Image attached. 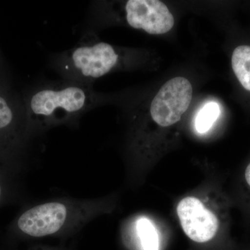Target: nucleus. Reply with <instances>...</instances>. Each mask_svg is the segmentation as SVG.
<instances>
[{"instance_id":"obj_1","label":"nucleus","mask_w":250,"mask_h":250,"mask_svg":"<svg viewBox=\"0 0 250 250\" xmlns=\"http://www.w3.org/2000/svg\"><path fill=\"white\" fill-rule=\"evenodd\" d=\"M101 99L90 83L62 80L39 85L24 103L28 124L44 128L66 123L95 108Z\"/></svg>"},{"instance_id":"obj_2","label":"nucleus","mask_w":250,"mask_h":250,"mask_svg":"<svg viewBox=\"0 0 250 250\" xmlns=\"http://www.w3.org/2000/svg\"><path fill=\"white\" fill-rule=\"evenodd\" d=\"M192 97V85L187 79L178 77L169 80L151 104L152 119L161 126L175 124L187 111Z\"/></svg>"},{"instance_id":"obj_3","label":"nucleus","mask_w":250,"mask_h":250,"mask_svg":"<svg viewBox=\"0 0 250 250\" xmlns=\"http://www.w3.org/2000/svg\"><path fill=\"white\" fill-rule=\"evenodd\" d=\"M128 25L149 34H164L173 27L174 20L167 6L158 0H129L125 5Z\"/></svg>"},{"instance_id":"obj_4","label":"nucleus","mask_w":250,"mask_h":250,"mask_svg":"<svg viewBox=\"0 0 250 250\" xmlns=\"http://www.w3.org/2000/svg\"><path fill=\"white\" fill-rule=\"evenodd\" d=\"M177 212L184 233L192 241L205 243L216 234L218 218L196 197L182 199L177 205Z\"/></svg>"},{"instance_id":"obj_5","label":"nucleus","mask_w":250,"mask_h":250,"mask_svg":"<svg viewBox=\"0 0 250 250\" xmlns=\"http://www.w3.org/2000/svg\"><path fill=\"white\" fill-rule=\"evenodd\" d=\"M65 205L50 202L36 206L20 215L16 227L21 232L33 237H42L57 232L65 223Z\"/></svg>"},{"instance_id":"obj_6","label":"nucleus","mask_w":250,"mask_h":250,"mask_svg":"<svg viewBox=\"0 0 250 250\" xmlns=\"http://www.w3.org/2000/svg\"><path fill=\"white\" fill-rule=\"evenodd\" d=\"M24 123H28L24 104L20 106L0 87V157L14 150Z\"/></svg>"},{"instance_id":"obj_7","label":"nucleus","mask_w":250,"mask_h":250,"mask_svg":"<svg viewBox=\"0 0 250 250\" xmlns=\"http://www.w3.org/2000/svg\"><path fill=\"white\" fill-rule=\"evenodd\" d=\"M231 64L240 83L250 91V46L236 47L233 52Z\"/></svg>"},{"instance_id":"obj_8","label":"nucleus","mask_w":250,"mask_h":250,"mask_svg":"<svg viewBox=\"0 0 250 250\" xmlns=\"http://www.w3.org/2000/svg\"><path fill=\"white\" fill-rule=\"evenodd\" d=\"M136 229L143 250H159V238L157 230L149 219H139Z\"/></svg>"},{"instance_id":"obj_9","label":"nucleus","mask_w":250,"mask_h":250,"mask_svg":"<svg viewBox=\"0 0 250 250\" xmlns=\"http://www.w3.org/2000/svg\"><path fill=\"white\" fill-rule=\"evenodd\" d=\"M220 113L218 104L214 102L206 104L195 118V126L197 132L200 134L207 132L218 119Z\"/></svg>"},{"instance_id":"obj_10","label":"nucleus","mask_w":250,"mask_h":250,"mask_svg":"<svg viewBox=\"0 0 250 250\" xmlns=\"http://www.w3.org/2000/svg\"><path fill=\"white\" fill-rule=\"evenodd\" d=\"M245 177H246L247 183L250 187V163L248 167H247Z\"/></svg>"},{"instance_id":"obj_11","label":"nucleus","mask_w":250,"mask_h":250,"mask_svg":"<svg viewBox=\"0 0 250 250\" xmlns=\"http://www.w3.org/2000/svg\"><path fill=\"white\" fill-rule=\"evenodd\" d=\"M4 193V185H3V182L1 180V175H0V202L2 200Z\"/></svg>"}]
</instances>
